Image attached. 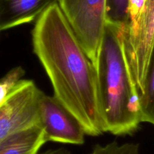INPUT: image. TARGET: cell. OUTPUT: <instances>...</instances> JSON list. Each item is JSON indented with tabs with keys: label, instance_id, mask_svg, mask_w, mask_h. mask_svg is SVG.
Here are the masks:
<instances>
[{
	"label": "cell",
	"instance_id": "cell-1",
	"mask_svg": "<svg viewBox=\"0 0 154 154\" xmlns=\"http://www.w3.org/2000/svg\"><path fill=\"white\" fill-rule=\"evenodd\" d=\"M32 40L33 51L51 81L54 97L79 120L85 134H103L95 67L58 4L36 19Z\"/></svg>",
	"mask_w": 154,
	"mask_h": 154
},
{
	"label": "cell",
	"instance_id": "cell-2",
	"mask_svg": "<svg viewBox=\"0 0 154 154\" xmlns=\"http://www.w3.org/2000/svg\"><path fill=\"white\" fill-rule=\"evenodd\" d=\"M125 28L106 22L95 65L103 131L115 135L132 134L141 122L140 96L124 48Z\"/></svg>",
	"mask_w": 154,
	"mask_h": 154
},
{
	"label": "cell",
	"instance_id": "cell-3",
	"mask_svg": "<svg viewBox=\"0 0 154 154\" xmlns=\"http://www.w3.org/2000/svg\"><path fill=\"white\" fill-rule=\"evenodd\" d=\"M57 4L95 67L106 23L105 0H58Z\"/></svg>",
	"mask_w": 154,
	"mask_h": 154
},
{
	"label": "cell",
	"instance_id": "cell-4",
	"mask_svg": "<svg viewBox=\"0 0 154 154\" xmlns=\"http://www.w3.org/2000/svg\"><path fill=\"white\" fill-rule=\"evenodd\" d=\"M42 91L35 82L21 79L0 106V142L11 134L40 124L38 103Z\"/></svg>",
	"mask_w": 154,
	"mask_h": 154
},
{
	"label": "cell",
	"instance_id": "cell-5",
	"mask_svg": "<svg viewBox=\"0 0 154 154\" xmlns=\"http://www.w3.org/2000/svg\"><path fill=\"white\" fill-rule=\"evenodd\" d=\"M38 113L47 141L77 145L84 143L85 132L82 125L54 96L42 93Z\"/></svg>",
	"mask_w": 154,
	"mask_h": 154
},
{
	"label": "cell",
	"instance_id": "cell-6",
	"mask_svg": "<svg viewBox=\"0 0 154 154\" xmlns=\"http://www.w3.org/2000/svg\"><path fill=\"white\" fill-rule=\"evenodd\" d=\"M153 47L154 0H147L137 34L131 42H124L128 67L140 97Z\"/></svg>",
	"mask_w": 154,
	"mask_h": 154
},
{
	"label": "cell",
	"instance_id": "cell-7",
	"mask_svg": "<svg viewBox=\"0 0 154 154\" xmlns=\"http://www.w3.org/2000/svg\"><path fill=\"white\" fill-rule=\"evenodd\" d=\"M58 0H0V31L36 20Z\"/></svg>",
	"mask_w": 154,
	"mask_h": 154
},
{
	"label": "cell",
	"instance_id": "cell-8",
	"mask_svg": "<svg viewBox=\"0 0 154 154\" xmlns=\"http://www.w3.org/2000/svg\"><path fill=\"white\" fill-rule=\"evenodd\" d=\"M47 142L40 124L20 130L0 142V154H37Z\"/></svg>",
	"mask_w": 154,
	"mask_h": 154
},
{
	"label": "cell",
	"instance_id": "cell-9",
	"mask_svg": "<svg viewBox=\"0 0 154 154\" xmlns=\"http://www.w3.org/2000/svg\"><path fill=\"white\" fill-rule=\"evenodd\" d=\"M140 116L141 122L154 125V47L145 76L143 91L140 97Z\"/></svg>",
	"mask_w": 154,
	"mask_h": 154
},
{
	"label": "cell",
	"instance_id": "cell-10",
	"mask_svg": "<svg viewBox=\"0 0 154 154\" xmlns=\"http://www.w3.org/2000/svg\"><path fill=\"white\" fill-rule=\"evenodd\" d=\"M147 0H128V25L124 32V42H131L137 34Z\"/></svg>",
	"mask_w": 154,
	"mask_h": 154
},
{
	"label": "cell",
	"instance_id": "cell-11",
	"mask_svg": "<svg viewBox=\"0 0 154 154\" xmlns=\"http://www.w3.org/2000/svg\"><path fill=\"white\" fill-rule=\"evenodd\" d=\"M106 22L119 26H127L128 0H105Z\"/></svg>",
	"mask_w": 154,
	"mask_h": 154
},
{
	"label": "cell",
	"instance_id": "cell-12",
	"mask_svg": "<svg viewBox=\"0 0 154 154\" xmlns=\"http://www.w3.org/2000/svg\"><path fill=\"white\" fill-rule=\"evenodd\" d=\"M24 74L25 70L22 66H15L0 79V106L6 100L17 83L21 80Z\"/></svg>",
	"mask_w": 154,
	"mask_h": 154
},
{
	"label": "cell",
	"instance_id": "cell-13",
	"mask_svg": "<svg viewBox=\"0 0 154 154\" xmlns=\"http://www.w3.org/2000/svg\"><path fill=\"white\" fill-rule=\"evenodd\" d=\"M89 154H140L139 145L136 143H124L119 145L116 142L105 146L96 145Z\"/></svg>",
	"mask_w": 154,
	"mask_h": 154
},
{
	"label": "cell",
	"instance_id": "cell-14",
	"mask_svg": "<svg viewBox=\"0 0 154 154\" xmlns=\"http://www.w3.org/2000/svg\"><path fill=\"white\" fill-rule=\"evenodd\" d=\"M42 154H70V152L65 148H58L56 149H50Z\"/></svg>",
	"mask_w": 154,
	"mask_h": 154
},
{
	"label": "cell",
	"instance_id": "cell-15",
	"mask_svg": "<svg viewBox=\"0 0 154 154\" xmlns=\"http://www.w3.org/2000/svg\"><path fill=\"white\" fill-rule=\"evenodd\" d=\"M0 32H1V31H0Z\"/></svg>",
	"mask_w": 154,
	"mask_h": 154
}]
</instances>
